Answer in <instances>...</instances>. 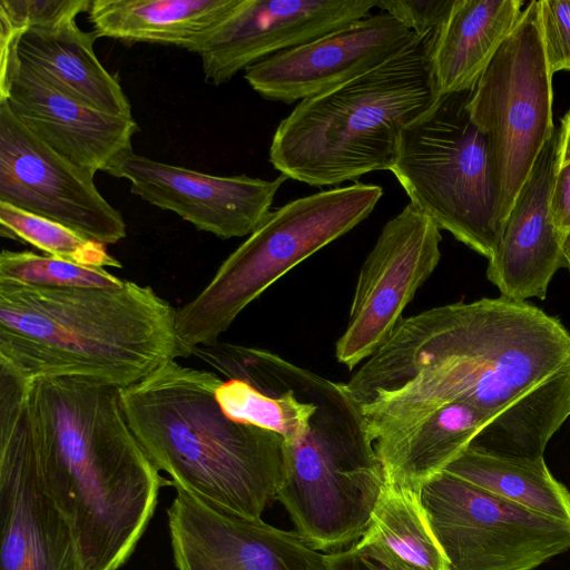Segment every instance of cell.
<instances>
[{"label":"cell","instance_id":"cell-6","mask_svg":"<svg viewBox=\"0 0 570 570\" xmlns=\"http://www.w3.org/2000/svg\"><path fill=\"white\" fill-rule=\"evenodd\" d=\"M315 412L304 435L283 441L276 499L298 535L317 551L358 540L385 478L360 409L345 383L315 374Z\"/></svg>","mask_w":570,"mask_h":570},{"label":"cell","instance_id":"cell-10","mask_svg":"<svg viewBox=\"0 0 570 570\" xmlns=\"http://www.w3.org/2000/svg\"><path fill=\"white\" fill-rule=\"evenodd\" d=\"M420 499L449 570H537L570 549V522L449 472L424 483Z\"/></svg>","mask_w":570,"mask_h":570},{"label":"cell","instance_id":"cell-16","mask_svg":"<svg viewBox=\"0 0 570 570\" xmlns=\"http://www.w3.org/2000/svg\"><path fill=\"white\" fill-rule=\"evenodd\" d=\"M372 0H242L190 49L205 80L228 82L240 70L371 14Z\"/></svg>","mask_w":570,"mask_h":570},{"label":"cell","instance_id":"cell-31","mask_svg":"<svg viewBox=\"0 0 570 570\" xmlns=\"http://www.w3.org/2000/svg\"><path fill=\"white\" fill-rule=\"evenodd\" d=\"M551 209L556 227L564 238L570 230V110L557 132Z\"/></svg>","mask_w":570,"mask_h":570},{"label":"cell","instance_id":"cell-25","mask_svg":"<svg viewBox=\"0 0 570 570\" xmlns=\"http://www.w3.org/2000/svg\"><path fill=\"white\" fill-rule=\"evenodd\" d=\"M570 416V368L550 377L494 415L472 448L498 455L541 458Z\"/></svg>","mask_w":570,"mask_h":570},{"label":"cell","instance_id":"cell-22","mask_svg":"<svg viewBox=\"0 0 570 570\" xmlns=\"http://www.w3.org/2000/svg\"><path fill=\"white\" fill-rule=\"evenodd\" d=\"M242 0H92L97 37L177 46L190 51Z\"/></svg>","mask_w":570,"mask_h":570},{"label":"cell","instance_id":"cell-32","mask_svg":"<svg viewBox=\"0 0 570 570\" xmlns=\"http://www.w3.org/2000/svg\"><path fill=\"white\" fill-rule=\"evenodd\" d=\"M454 0H383L377 1L382 11L396 18L417 36L439 29Z\"/></svg>","mask_w":570,"mask_h":570},{"label":"cell","instance_id":"cell-11","mask_svg":"<svg viewBox=\"0 0 570 570\" xmlns=\"http://www.w3.org/2000/svg\"><path fill=\"white\" fill-rule=\"evenodd\" d=\"M27 386L0 371V570H82L42 471Z\"/></svg>","mask_w":570,"mask_h":570},{"label":"cell","instance_id":"cell-8","mask_svg":"<svg viewBox=\"0 0 570 570\" xmlns=\"http://www.w3.org/2000/svg\"><path fill=\"white\" fill-rule=\"evenodd\" d=\"M472 89L440 96L405 126L390 171L440 229L489 259L502 223L487 138L469 111Z\"/></svg>","mask_w":570,"mask_h":570},{"label":"cell","instance_id":"cell-23","mask_svg":"<svg viewBox=\"0 0 570 570\" xmlns=\"http://www.w3.org/2000/svg\"><path fill=\"white\" fill-rule=\"evenodd\" d=\"M492 417L463 401L439 407L403 436L375 450L385 482L420 492L471 445Z\"/></svg>","mask_w":570,"mask_h":570},{"label":"cell","instance_id":"cell-9","mask_svg":"<svg viewBox=\"0 0 570 570\" xmlns=\"http://www.w3.org/2000/svg\"><path fill=\"white\" fill-rule=\"evenodd\" d=\"M552 73L540 3L525 4L472 89L469 111L487 138L503 223L535 159L554 135Z\"/></svg>","mask_w":570,"mask_h":570},{"label":"cell","instance_id":"cell-30","mask_svg":"<svg viewBox=\"0 0 570 570\" xmlns=\"http://www.w3.org/2000/svg\"><path fill=\"white\" fill-rule=\"evenodd\" d=\"M540 26L547 62L552 75L570 71V0H542Z\"/></svg>","mask_w":570,"mask_h":570},{"label":"cell","instance_id":"cell-7","mask_svg":"<svg viewBox=\"0 0 570 570\" xmlns=\"http://www.w3.org/2000/svg\"><path fill=\"white\" fill-rule=\"evenodd\" d=\"M382 195L379 185L356 183L272 210L210 282L176 311L180 356L218 343L245 307L293 267L362 223Z\"/></svg>","mask_w":570,"mask_h":570},{"label":"cell","instance_id":"cell-4","mask_svg":"<svg viewBox=\"0 0 570 570\" xmlns=\"http://www.w3.org/2000/svg\"><path fill=\"white\" fill-rule=\"evenodd\" d=\"M222 381L174 360L120 389V402L146 455L175 489L262 519L279 488L283 439L229 417L216 399Z\"/></svg>","mask_w":570,"mask_h":570},{"label":"cell","instance_id":"cell-3","mask_svg":"<svg viewBox=\"0 0 570 570\" xmlns=\"http://www.w3.org/2000/svg\"><path fill=\"white\" fill-rule=\"evenodd\" d=\"M177 357L176 309L150 286L0 281V370L21 381L83 377L124 389Z\"/></svg>","mask_w":570,"mask_h":570},{"label":"cell","instance_id":"cell-26","mask_svg":"<svg viewBox=\"0 0 570 570\" xmlns=\"http://www.w3.org/2000/svg\"><path fill=\"white\" fill-rule=\"evenodd\" d=\"M445 472L529 510L570 522V491L552 475L544 456L498 455L469 446Z\"/></svg>","mask_w":570,"mask_h":570},{"label":"cell","instance_id":"cell-34","mask_svg":"<svg viewBox=\"0 0 570 570\" xmlns=\"http://www.w3.org/2000/svg\"><path fill=\"white\" fill-rule=\"evenodd\" d=\"M562 250H563L564 266L570 272V230L567 233V235L563 238Z\"/></svg>","mask_w":570,"mask_h":570},{"label":"cell","instance_id":"cell-17","mask_svg":"<svg viewBox=\"0 0 570 570\" xmlns=\"http://www.w3.org/2000/svg\"><path fill=\"white\" fill-rule=\"evenodd\" d=\"M108 174L127 179L130 191L141 199L222 239L250 235L269 215L275 195L287 179L284 175L273 180L209 175L134 150Z\"/></svg>","mask_w":570,"mask_h":570},{"label":"cell","instance_id":"cell-12","mask_svg":"<svg viewBox=\"0 0 570 570\" xmlns=\"http://www.w3.org/2000/svg\"><path fill=\"white\" fill-rule=\"evenodd\" d=\"M441 229L409 203L382 228L357 278L336 360L353 370L391 336L441 258Z\"/></svg>","mask_w":570,"mask_h":570},{"label":"cell","instance_id":"cell-19","mask_svg":"<svg viewBox=\"0 0 570 570\" xmlns=\"http://www.w3.org/2000/svg\"><path fill=\"white\" fill-rule=\"evenodd\" d=\"M556 147L557 131L519 190L489 258L487 277L509 299H544L552 277L564 265L563 236L551 209Z\"/></svg>","mask_w":570,"mask_h":570},{"label":"cell","instance_id":"cell-24","mask_svg":"<svg viewBox=\"0 0 570 570\" xmlns=\"http://www.w3.org/2000/svg\"><path fill=\"white\" fill-rule=\"evenodd\" d=\"M353 547L389 570H449L420 492L387 482L368 527Z\"/></svg>","mask_w":570,"mask_h":570},{"label":"cell","instance_id":"cell-13","mask_svg":"<svg viewBox=\"0 0 570 570\" xmlns=\"http://www.w3.org/2000/svg\"><path fill=\"white\" fill-rule=\"evenodd\" d=\"M95 175L33 136L0 100V202L60 223L105 245L127 236L121 213Z\"/></svg>","mask_w":570,"mask_h":570},{"label":"cell","instance_id":"cell-27","mask_svg":"<svg viewBox=\"0 0 570 570\" xmlns=\"http://www.w3.org/2000/svg\"><path fill=\"white\" fill-rule=\"evenodd\" d=\"M0 234L23 240L47 255L79 265L98 268H121L105 244L46 217L0 202Z\"/></svg>","mask_w":570,"mask_h":570},{"label":"cell","instance_id":"cell-18","mask_svg":"<svg viewBox=\"0 0 570 570\" xmlns=\"http://www.w3.org/2000/svg\"><path fill=\"white\" fill-rule=\"evenodd\" d=\"M415 33L387 12L368 14L245 70L262 97L293 104L336 88L403 50Z\"/></svg>","mask_w":570,"mask_h":570},{"label":"cell","instance_id":"cell-33","mask_svg":"<svg viewBox=\"0 0 570 570\" xmlns=\"http://www.w3.org/2000/svg\"><path fill=\"white\" fill-rule=\"evenodd\" d=\"M326 570H389L379 562L358 553L352 546L347 550L325 554Z\"/></svg>","mask_w":570,"mask_h":570},{"label":"cell","instance_id":"cell-20","mask_svg":"<svg viewBox=\"0 0 570 570\" xmlns=\"http://www.w3.org/2000/svg\"><path fill=\"white\" fill-rule=\"evenodd\" d=\"M524 4L521 0L453 1L431 47V69L440 96L474 87Z\"/></svg>","mask_w":570,"mask_h":570},{"label":"cell","instance_id":"cell-29","mask_svg":"<svg viewBox=\"0 0 570 570\" xmlns=\"http://www.w3.org/2000/svg\"><path fill=\"white\" fill-rule=\"evenodd\" d=\"M90 0H0V42L26 30L49 29L88 12Z\"/></svg>","mask_w":570,"mask_h":570},{"label":"cell","instance_id":"cell-15","mask_svg":"<svg viewBox=\"0 0 570 570\" xmlns=\"http://www.w3.org/2000/svg\"><path fill=\"white\" fill-rule=\"evenodd\" d=\"M177 570H326L325 553L275 528L176 489L167 509Z\"/></svg>","mask_w":570,"mask_h":570},{"label":"cell","instance_id":"cell-28","mask_svg":"<svg viewBox=\"0 0 570 570\" xmlns=\"http://www.w3.org/2000/svg\"><path fill=\"white\" fill-rule=\"evenodd\" d=\"M0 281L49 288H111L122 286L126 279L106 268L88 267L30 250L3 249L0 254Z\"/></svg>","mask_w":570,"mask_h":570},{"label":"cell","instance_id":"cell-1","mask_svg":"<svg viewBox=\"0 0 570 570\" xmlns=\"http://www.w3.org/2000/svg\"><path fill=\"white\" fill-rule=\"evenodd\" d=\"M568 368L562 323L500 296L403 317L345 384L379 450L445 404L463 401L494 416Z\"/></svg>","mask_w":570,"mask_h":570},{"label":"cell","instance_id":"cell-14","mask_svg":"<svg viewBox=\"0 0 570 570\" xmlns=\"http://www.w3.org/2000/svg\"><path fill=\"white\" fill-rule=\"evenodd\" d=\"M17 40L0 47V100L58 155L94 175L108 174L132 151L137 121L75 99L18 55Z\"/></svg>","mask_w":570,"mask_h":570},{"label":"cell","instance_id":"cell-21","mask_svg":"<svg viewBox=\"0 0 570 570\" xmlns=\"http://www.w3.org/2000/svg\"><path fill=\"white\" fill-rule=\"evenodd\" d=\"M94 31L76 20L49 29L26 30L17 40L18 55L56 86L97 110L132 118L131 105L119 80L99 61Z\"/></svg>","mask_w":570,"mask_h":570},{"label":"cell","instance_id":"cell-2","mask_svg":"<svg viewBox=\"0 0 570 570\" xmlns=\"http://www.w3.org/2000/svg\"><path fill=\"white\" fill-rule=\"evenodd\" d=\"M119 387L83 377L28 383L27 401L48 487L76 538L82 570L130 558L170 480L125 415Z\"/></svg>","mask_w":570,"mask_h":570},{"label":"cell","instance_id":"cell-5","mask_svg":"<svg viewBox=\"0 0 570 570\" xmlns=\"http://www.w3.org/2000/svg\"><path fill=\"white\" fill-rule=\"evenodd\" d=\"M435 31L415 35L379 67L299 101L275 130L271 164L312 186L390 170L401 130L440 97L430 61Z\"/></svg>","mask_w":570,"mask_h":570}]
</instances>
